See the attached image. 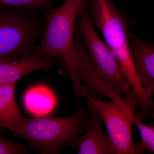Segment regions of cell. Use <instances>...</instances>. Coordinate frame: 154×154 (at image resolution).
I'll return each instance as SVG.
<instances>
[{
  "label": "cell",
  "mask_w": 154,
  "mask_h": 154,
  "mask_svg": "<svg viewBox=\"0 0 154 154\" xmlns=\"http://www.w3.org/2000/svg\"><path fill=\"white\" fill-rule=\"evenodd\" d=\"M129 38L131 57L135 70L146 93L151 96L154 92V45L139 38L131 32Z\"/></svg>",
  "instance_id": "cell-7"
},
{
  "label": "cell",
  "mask_w": 154,
  "mask_h": 154,
  "mask_svg": "<svg viewBox=\"0 0 154 154\" xmlns=\"http://www.w3.org/2000/svg\"><path fill=\"white\" fill-rule=\"evenodd\" d=\"M91 117L82 106L71 116L47 115L24 117L10 130L28 141L40 154H59L66 147L77 146L79 138L90 125Z\"/></svg>",
  "instance_id": "cell-2"
},
{
  "label": "cell",
  "mask_w": 154,
  "mask_h": 154,
  "mask_svg": "<svg viewBox=\"0 0 154 154\" xmlns=\"http://www.w3.org/2000/svg\"><path fill=\"white\" fill-rule=\"evenodd\" d=\"M53 60L39 57L35 54L19 60L0 63V86L17 83L22 77L38 70L47 71Z\"/></svg>",
  "instance_id": "cell-9"
},
{
  "label": "cell",
  "mask_w": 154,
  "mask_h": 154,
  "mask_svg": "<svg viewBox=\"0 0 154 154\" xmlns=\"http://www.w3.org/2000/svg\"><path fill=\"white\" fill-rule=\"evenodd\" d=\"M30 146L21 145L6 139L0 133V154H25Z\"/></svg>",
  "instance_id": "cell-14"
},
{
  "label": "cell",
  "mask_w": 154,
  "mask_h": 154,
  "mask_svg": "<svg viewBox=\"0 0 154 154\" xmlns=\"http://www.w3.org/2000/svg\"><path fill=\"white\" fill-rule=\"evenodd\" d=\"M89 0H65L57 9H45L43 36L34 49L39 57L63 61L72 82L79 72L82 58L74 40L75 29L82 7Z\"/></svg>",
  "instance_id": "cell-1"
},
{
  "label": "cell",
  "mask_w": 154,
  "mask_h": 154,
  "mask_svg": "<svg viewBox=\"0 0 154 154\" xmlns=\"http://www.w3.org/2000/svg\"><path fill=\"white\" fill-rule=\"evenodd\" d=\"M129 100L125 108L114 101L104 102L88 92L84 97L94 105L102 122L107 127L116 154H135L133 141L132 127L135 110L140 102L136 94L131 89Z\"/></svg>",
  "instance_id": "cell-6"
},
{
  "label": "cell",
  "mask_w": 154,
  "mask_h": 154,
  "mask_svg": "<svg viewBox=\"0 0 154 154\" xmlns=\"http://www.w3.org/2000/svg\"><path fill=\"white\" fill-rule=\"evenodd\" d=\"M16 83L0 86V127L10 130L24 118L15 99Z\"/></svg>",
  "instance_id": "cell-10"
},
{
  "label": "cell",
  "mask_w": 154,
  "mask_h": 154,
  "mask_svg": "<svg viewBox=\"0 0 154 154\" xmlns=\"http://www.w3.org/2000/svg\"><path fill=\"white\" fill-rule=\"evenodd\" d=\"M90 0L82 7L75 26V33L82 37L89 57L107 85L126 95L131 88L122 74L118 59L108 45L99 37L89 16Z\"/></svg>",
  "instance_id": "cell-5"
},
{
  "label": "cell",
  "mask_w": 154,
  "mask_h": 154,
  "mask_svg": "<svg viewBox=\"0 0 154 154\" xmlns=\"http://www.w3.org/2000/svg\"><path fill=\"white\" fill-rule=\"evenodd\" d=\"M56 102L52 91L44 86L30 88L24 96L26 109L36 116L49 114L55 107Z\"/></svg>",
  "instance_id": "cell-11"
},
{
  "label": "cell",
  "mask_w": 154,
  "mask_h": 154,
  "mask_svg": "<svg viewBox=\"0 0 154 154\" xmlns=\"http://www.w3.org/2000/svg\"><path fill=\"white\" fill-rule=\"evenodd\" d=\"M87 105L91 113V121L85 134L79 138L77 147L79 154H116L109 136L102 127V120L92 102L88 99Z\"/></svg>",
  "instance_id": "cell-8"
},
{
  "label": "cell",
  "mask_w": 154,
  "mask_h": 154,
  "mask_svg": "<svg viewBox=\"0 0 154 154\" xmlns=\"http://www.w3.org/2000/svg\"><path fill=\"white\" fill-rule=\"evenodd\" d=\"M138 120L134 117L133 124L135 125L140 132L142 142L148 148L150 152H154V125H146Z\"/></svg>",
  "instance_id": "cell-13"
},
{
  "label": "cell",
  "mask_w": 154,
  "mask_h": 154,
  "mask_svg": "<svg viewBox=\"0 0 154 154\" xmlns=\"http://www.w3.org/2000/svg\"><path fill=\"white\" fill-rule=\"evenodd\" d=\"M0 5V63L32 55L45 28L43 14Z\"/></svg>",
  "instance_id": "cell-4"
},
{
  "label": "cell",
  "mask_w": 154,
  "mask_h": 154,
  "mask_svg": "<svg viewBox=\"0 0 154 154\" xmlns=\"http://www.w3.org/2000/svg\"><path fill=\"white\" fill-rule=\"evenodd\" d=\"M54 0H0V5L17 6L30 10L54 8Z\"/></svg>",
  "instance_id": "cell-12"
},
{
  "label": "cell",
  "mask_w": 154,
  "mask_h": 154,
  "mask_svg": "<svg viewBox=\"0 0 154 154\" xmlns=\"http://www.w3.org/2000/svg\"><path fill=\"white\" fill-rule=\"evenodd\" d=\"M89 16L98 28L105 42L115 54L123 78L144 103L149 96L139 79L131 57L129 29L131 22L112 0H90Z\"/></svg>",
  "instance_id": "cell-3"
}]
</instances>
